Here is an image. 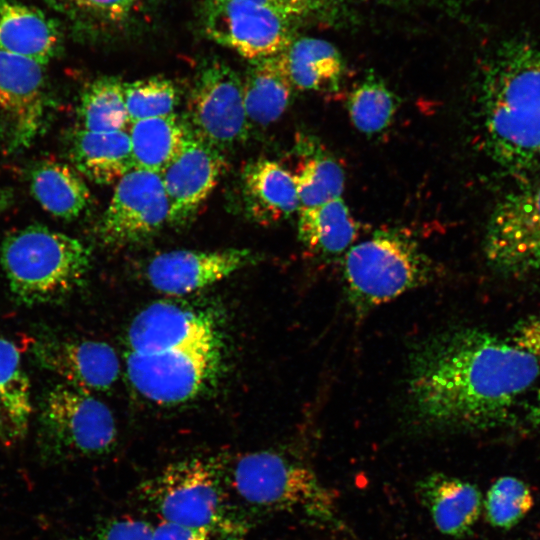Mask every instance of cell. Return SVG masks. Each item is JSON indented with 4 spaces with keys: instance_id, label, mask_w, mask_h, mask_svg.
<instances>
[{
    "instance_id": "1",
    "label": "cell",
    "mask_w": 540,
    "mask_h": 540,
    "mask_svg": "<svg viewBox=\"0 0 540 540\" xmlns=\"http://www.w3.org/2000/svg\"><path fill=\"white\" fill-rule=\"evenodd\" d=\"M540 374L539 358L475 328L435 333L409 357L411 415L424 429L480 431L508 421Z\"/></svg>"
},
{
    "instance_id": "2",
    "label": "cell",
    "mask_w": 540,
    "mask_h": 540,
    "mask_svg": "<svg viewBox=\"0 0 540 540\" xmlns=\"http://www.w3.org/2000/svg\"><path fill=\"white\" fill-rule=\"evenodd\" d=\"M486 147L503 168L536 167L540 153V40L511 38L489 57L481 82Z\"/></svg>"
},
{
    "instance_id": "3",
    "label": "cell",
    "mask_w": 540,
    "mask_h": 540,
    "mask_svg": "<svg viewBox=\"0 0 540 540\" xmlns=\"http://www.w3.org/2000/svg\"><path fill=\"white\" fill-rule=\"evenodd\" d=\"M0 253L12 295L28 306L66 299L82 285L91 264L81 241L40 224L10 233Z\"/></svg>"
},
{
    "instance_id": "4",
    "label": "cell",
    "mask_w": 540,
    "mask_h": 540,
    "mask_svg": "<svg viewBox=\"0 0 540 540\" xmlns=\"http://www.w3.org/2000/svg\"><path fill=\"white\" fill-rule=\"evenodd\" d=\"M229 481L249 504L296 513L322 528L347 532L335 495L301 461L271 450L245 453L234 462Z\"/></svg>"
},
{
    "instance_id": "5",
    "label": "cell",
    "mask_w": 540,
    "mask_h": 540,
    "mask_svg": "<svg viewBox=\"0 0 540 540\" xmlns=\"http://www.w3.org/2000/svg\"><path fill=\"white\" fill-rule=\"evenodd\" d=\"M343 268L347 298L358 315L429 283L435 275L417 242L397 230L377 231L351 246Z\"/></svg>"
},
{
    "instance_id": "6",
    "label": "cell",
    "mask_w": 540,
    "mask_h": 540,
    "mask_svg": "<svg viewBox=\"0 0 540 540\" xmlns=\"http://www.w3.org/2000/svg\"><path fill=\"white\" fill-rule=\"evenodd\" d=\"M162 521L245 534L246 524L229 507L219 466L202 458L168 464L140 488Z\"/></svg>"
},
{
    "instance_id": "7",
    "label": "cell",
    "mask_w": 540,
    "mask_h": 540,
    "mask_svg": "<svg viewBox=\"0 0 540 540\" xmlns=\"http://www.w3.org/2000/svg\"><path fill=\"white\" fill-rule=\"evenodd\" d=\"M223 343L157 353L125 352V372L132 388L158 405H177L203 393L218 376Z\"/></svg>"
},
{
    "instance_id": "8",
    "label": "cell",
    "mask_w": 540,
    "mask_h": 540,
    "mask_svg": "<svg viewBox=\"0 0 540 540\" xmlns=\"http://www.w3.org/2000/svg\"><path fill=\"white\" fill-rule=\"evenodd\" d=\"M43 446L57 456H98L116 443L114 416L91 393L57 385L44 396L39 415Z\"/></svg>"
},
{
    "instance_id": "9",
    "label": "cell",
    "mask_w": 540,
    "mask_h": 540,
    "mask_svg": "<svg viewBox=\"0 0 540 540\" xmlns=\"http://www.w3.org/2000/svg\"><path fill=\"white\" fill-rule=\"evenodd\" d=\"M297 20L254 0H205L200 25L212 41L250 61L283 52L296 38Z\"/></svg>"
},
{
    "instance_id": "10",
    "label": "cell",
    "mask_w": 540,
    "mask_h": 540,
    "mask_svg": "<svg viewBox=\"0 0 540 540\" xmlns=\"http://www.w3.org/2000/svg\"><path fill=\"white\" fill-rule=\"evenodd\" d=\"M187 104L193 134L220 152L247 139L242 79L224 61L214 59L200 67Z\"/></svg>"
},
{
    "instance_id": "11",
    "label": "cell",
    "mask_w": 540,
    "mask_h": 540,
    "mask_svg": "<svg viewBox=\"0 0 540 540\" xmlns=\"http://www.w3.org/2000/svg\"><path fill=\"white\" fill-rule=\"evenodd\" d=\"M168 223L161 175L134 168L116 183L97 236L106 246L123 247L149 239Z\"/></svg>"
},
{
    "instance_id": "12",
    "label": "cell",
    "mask_w": 540,
    "mask_h": 540,
    "mask_svg": "<svg viewBox=\"0 0 540 540\" xmlns=\"http://www.w3.org/2000/svg\"><path fill=\"white\" fill-rule=\"evenodd\" d=\"M48 111L44 65L0 51V134L9 152L28 148Z\"/></svg>"
},
{
    "instance_id": "13",
    "label": "cell",
    "mask_w": 540,
    "mask_h": 540,
    "mask_svg": "<svg viewBox=\"0 0 540 540\" xmlns=\"http://www.w3.org/2000/svg\"><path fill=\"white\" fill-rule=\"evenodd\" d=\"M216 341H223V337L212 312L162 300L149 304L132 319L126 333V351L153 353Z\"/></svg>"
},
{
    "instance_id": "14",
    "label": "cell",
    "mask_w": 540,
    "mask_h": 540,
    "mask_svg": "<svg viewBox=\"0 0 540 540\" xmlns=\"http://www.w3.org/2000/svg\"><path fill=\"white\" fill-rule=\"evenodd\" d=\"M249 249L173 250L158 254L147 265L150 285L168 296H183L213 285L250 265Z\"/></svg>"
},
{
    "instance_id": "15",
    "label": "cell",
    "mask_w": 540,
    "mask_h": 540,
    "mask_svg": "<svg viewBox=\"0 0 540 540\" xmlns=\"http://www.w3.org/2000/svg\"><path fill=\"white\" fill-rule=\"evenodd\" d=\"M32 354L42 368L88 393L110 389L120 373L115 350L102 341L43 337L33 344Z\"/></svg>"
},
{
    "instance_id": "16",
    "label": "cell",
    "mask_w": 540,
    "mask_h": 540,
    "mask_svg": "<svg viewBox=\"0 0 540 540\" xmlns=\"http://www.w3.org/2000/svg\"><path fill=\"white\" fill-rule=\"evenodd\" d=\"M219 150L193 132L180 154L160 174L169 203V224L182 226L197 214L221 177Z\"/></svg>"
},
{
    "instance_id": "17",
    "label": "cell",
    "mask_w": 540,
    "mask_h": 540,
    "mask_svg": "<svg viewBox=\"0 0 540 540\" xmlns=\"http://www.w3.org/2000/svg\"><path fill=\"white\" fill-rule=\"evenodd\" d=\"M540 242V182L506 194L495 206L485 235V254L500 270L512 257Z\"/></svg>"
},
{
    "instance_id": "18",
    "label": "cell",
    "mask_w": 540,
    "mask_h": 540,
    "mask_svg": "<svg viewBox=\"0 0 540 540\" xmlns=\"http://www.w3.org/2000/svg\"><path fill=\"white\" fill-rule=\"evenodd\" d=\"M416 495L437 530L453 538L469 534L483 508L477 486L440 472L422 477L416 483Z\"/></svg>"
},
{
    "instance_id": "19",
    "label": "cell",
    "mask_w": 540,
    "mask_h": 540,
    "mask_svg": "<svg viewBox=\"0 0 540 540\" xmlns=\"http://www.w3.org/2000/svg\"><path fill=\"white\" fill-rule=\"evenodd\" d=\"M242 196L250 218L262 225L289 218L300 209L295 177L279 163L259 159L241 175Z\"/></svg>"
},
{
    "instance_id": "20",
    "label": "cell",
    "mask_w": 540,
    "mask_h": 540,
    "mask_svg": "<svg viewBox=\"0 0 540 540\" xmlns=\"http://www.w3.org/2000/svg\"><path fill=\"white\" fill-rule=\"evenodd\" d=\"M57 22L17 0H0V51L46 65L61 47Z\"/></svg>"
},
{
    "instance_id": "21",
    "label": "cell",
    "mask_w": 540,
    "mask_h": 540,
    "mask_svg": "<svg viewBox=\"0 0 540 540\" xmlns=\"http://www.w3.org/2000/svg\"><path fill=\"white\" fill-rule=\"evenodd\" d=\"M249 124L265 127L287 109L293 91L281 53L251 61L242 79Z\"/></svg>"
},
{
    "instance_id": "22",
    "label": "cell",
    "mask_w": 540,
    "mask_h": 540,
    "mask_svg": "<svg viewBox=\"0 0 540 540\" xmlns=\"http://www.w3.org/2000/svg\"><path fill=\"white\" fill-rule=\"evenodd\" d=\"M71 159L79 173L98 184L117 183L135 168L126 130L78 131L73 137Z\"/></svg>"
},
{
    "instance_id": "23",
    "label": "cell",
    "mask_w": 540,
    "mask_h": 540,
    "mask_svg": "<svg viewBox=\"0 0 540 540\" xmlns=\"http://www.w3.org/2000/svg\"><path fill=\"white\" fill-rule=\"evenodd\" d=\"M281 55L294 88L338 89L345 66L341 53L332 43L313 37L295 38Z\"/></svg>"
},
{
    "instance_id": "24",
    "label": "cell",
    "mask_w": 540,
    "mask_h": 540,
    "mask_svg": "<svg viewBox=\"0 0 540 540\" xmlns=\"http://www.w3.org/2000/svg\"><path fill=\"white\" fill-rule=\"evenodd\" d=\"M128 134L135 168L161 174L183 150L192 130L173 113L133 122Z\"/></svg>"
},
{
    "instance_id": "25",
    "label": "cell",
    "mask_w": 540,
    "mask_h": 540,
    "mask_svg": "<svg viewBox=\"0 0 540 540\" xmlns=\"http://www.w3.org/2000/svg\"><path fill=\"white\" fill-rule=\"evenodd\" d=\"M298 212V237L314 252L326 256L341 254L357 236V224L341 198Z\"/></svg>"
},
{
    "instance_id": "26",
    "label": "cell",
    "mask_w": 540,
    "mask_h": 540,
    "mask_svg": "<svg viewBox=\"0 0 540 540\" xmlns=\"http://www.w3.org/2000/svg\"><path fill=\"white\" fill-rule=\"evenodd\" d=\"M78 32L100 36L128 28L151 0H43Z\"/></svg>"
},
{
    "instance_id": "27",
    "label": "cell",
    "mask_w": 540,
    "mask_h": 540,
    "mask_svg": "<svg viewBox=\"0 0 540 540\" xmlns=\"http://www.w3.org/2000/svg\"><path fill=\"white\" fill-rule=\"evenodd\" d=\"M31 191L49 213L71 220L86 208L90 192L80 174L72 167L45 161L31 172Z\"/></svg>"
},
{
    "instance_id": "28",
    "label": "cell",
    "mask_w": 540,
    "mask_h": 540,
    "mask_svg": "<svg viewBox=\"0 0 540 540\" xmlns=\"http://www.w3.org/2000/svg\"><path fill=\"white\" fill-rule=\"evenodd\" d=\"M83 130L91 132L123 131L130 124L124 82L112 76L100 77L83 91L79 106Z\"/></svg>"
},
{
    "instance_id": "29",
    "label": "cell",
    "mask_w": 540,
    "mask_h": 540,
    "mask_svg": "<svg viewBox=\"0 0 540 540\" xmlns=\"http://www.w3.org/2000/svg\"><path fill=\"white\" fill-rule=\"evenodd\" d=\"M347 109L354 127L371 135L391 124L397 110V100L382 80L370 75L352 91Z\"/></svg>"
},
{
    "instance_id": "30",
    "label": "cell",
    "mask_w": 540,
    "mask_h": 540,
    "mask_svg": "<svg viewBox=\"0 0 540 540\" xmlns=\"http://www.w3.org/2000/svg\"><path fill=\"white\" fill-rule=\"evenodd\" d=\"M0 401L15 431L23 434L30 413V384L16 345L0 338Z\"/></svg>"
},
{
    "instance_id": "31",
    "label": "cell",
    "mask_w": 540,
    "mask_h": 540,
    "mask_svg": "<svg viewBox=\"0 0 540 540\" xmlns=\"http://www.w3.org/2000/svg\"><path fill=\"white\" fill-rule=\"evenodd\" d=\"M294 177L300 209L341 198L345 186L341 166L335 159L323 154L307 159Z\"/></svg>"
},
{
    "instance_id": "32",
    "label": "cell",
    "mask_w": 540,
    "mask_h": 540,
    "mask_svg": "<svg viewBox=\"0 0 540 540\" xmlns=\"http://www.w3.org/2000/svg\"><path fill=\"white\" fill-rule=\"evenodd\" d=\"M533 505L534 498L530 488L513 476L497 479L483 499L487 521L499 529H510L517 525Z\"/></svg>"
},
{
    "instance_id": "33",
    "label": "cell",
    "mask_w": 540,
    "mask_h": 540,
    "mask_svg": "<svg viewBox=\"0 0 540 540\" xmlns=\"http://www.w3.org/2000/svg\"><path fill=\"white\" fill-rule=\"evenodd\" d=\"M124 97L130 124L173 114L179 100L175 84L163 77L124 82Z\"/></svg>"
},
{
    "instance_id": "34",
    "label": "cell",
    "mask_w": 540,
    "mask_h": 540,
    "mask_svg": "<svg viewBox=\"0 0 540 540\" xmlns=\"http://www.w3.org/2000/svg\"><path fill=\"white\" fill-rule=\"evenodd\" d=\"M281 11L295 20H301L315 15L329 14L341 3L348 1H366L392 7L440 6L452 4L445 0H274Z\"/></svg>"
},
{
    "instance_id": "35",
    "label": "cell",
    "mask_w": 540,
    "mask_h": 540,
    "mask_svg": "<svg viewBox=\"0 0 540 540\" xmlns=\"http://www.w3.org/2000/svg\"><path fill=\"white\" fill-rule=\"evenodd\" d=\"M243 534L212 527H194L160 520L152 540H241Z\"/></svg>"
},
{
    "instance_id": "36",
    "label": "cell",
    "mask_w": 540,
    "mask_h": 540,
    "mask_svg": "<svg viewBox=\"0 0 540 540\" xmlns=\"http://www.w3.org/2000/svg\"><path fill=\"white\" fill-rule=\"evenodd\" d=\"M153 526L130 518L111 519L99 526L88 540H152Z\"/></svg>"
},
{
    "instance_id": "37",
    "label": "cell",
    "mask_w": 540,
    "mask_h": 540,
    "mask_svg": "<svg viewBox=\"0 0 540 540\" xmlns=\"http://www.w3.org/2000/svg\"><path fill=\"white\" fill-rule=\"evenodd\" d=\"M511 343L537 358L540 357V313L527 318L516 327Z\"/></svg>"
},
{
    "instance_id": "38",
    "label": "cell",
    "mask_w": 540,
    "mask_h": 540,
    "mask_svg": "<svg viewBox=\"0 0 540 540\" xmlns=\"http://www.w3.org/2000/svg\"><path fill=\"white\" fill-rule=\"evenodd\" d=\"M540 269V242L521 251L508 260L500 271L526 273Z\"/></svg>"
},
{
    "instance_id": "39",
    "label": "cell",
    "mask_w": 540,
    "mask_h": 540,
    "mask_svg": "<svg viewBox=\"0 0 540 540\" xmlns=\"http://www.w3.org/2000/svg\"><path fill=\"white\" fill-rule=\"evenodd\" d=\"M529 419L534 426L540 428V389L538 390L535 401L530 408Z\"/></svg>"
},
{
    "instance_id": "40",
    "label": "cell",
    "mask_w": 540,
    "mask_h": 540,
    "mask_svg": "<svg viewBox=\"0 0 540 540\" xmlns=\"http://www.w3.org/2000/svg\"><path fill=\"white\" fill-rule=\"evenodd\" d=\"M13 194L8 189H0V215L11 205Z\"/></svg>"
},
{
    "instance_id": "41",
    "label": "cell",
    "mask_w": 540,
    "mask_h": 540,
    "mask_svg": "<svg viewBox=\"0 0 540 540\" xmlns=\"http://www.w3.org/2000/svg\"><path fill=\"white\" fill-rule=\"evenodd\" d=\"M254 1H257V2H260V3H264V4H267V5H270V6H273L277 9H279V7L277 6L276 2L274 0H254ZM280 10V9H279ZM281 11V10H280ZM283 12V11H282Z\"/></svg>"
},
{
    "instance_id": "42",
    "label": "cell",
    "mask_w": 540,
    "mask_h": 540,
    "mask_svg": "<svg viewBox=\"0 0 540 540\" xmlns=\"http://www.w3.org/2000/svg\"><path fill=\"white\" fill-rule=\"evenodd\" d=\"M536 166L540 167V153H539L538 158H537Z\"/></svg>"
}]
</instances>
